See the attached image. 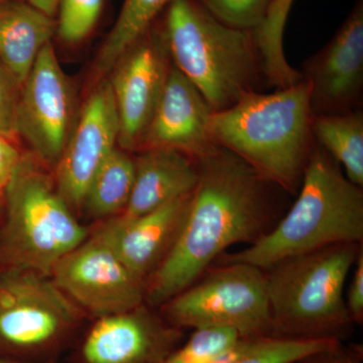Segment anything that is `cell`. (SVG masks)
Segmentation results:
<instances>
[{
	"instance_id": "cell-1",
	"label": "cell",
	"mask_w": 363,
	"mask_h": 363,
	"mask_svg": "<svg viewBox=\"0 0 363 363\" xmlns=\"http://www.w3.org/2000/svg\"><path fill=\"white\" fill-rule=\"evenodd\" d=\"M196 162L199 178L180 231L145 284L154 306L193 285L227 248L252 245L266 233L274 193L281 190L218 145Z\"/></svg>"
},
{
	"instance_id": "cell-2",
	"label": "cell",
	"mask_w": 363,
	"mask_h": 363,
	"mask_svg": "<svg viewBox=\"0 0 363 363\" xmlns=\"http://www.w3.org/2000/svg\"><path fill=\"white\" fill-rule=\"evenodd\" d=\"M309 85L303 80L245 95L210 117L212 140L288 194H297L315 138Z\"/></svg>"
},
{
	"instance_id": "cell-3",
	"label": "cell",
	"mask_w": 363,
	"mask_h": 363,
	"mask_svg": "<svg viewBox=\"0 0 363 363\" xmlns=\"http://www.w3.org/2000/svg\"><path fill=\"white\" fill-rule=\"evenodd\" d=\"M298 197L283 219L219 264L243 262L267 271L296 255L363 241V191L344 175L340 164L315 140Z\"/></svg>"
},
{
	"instance_id": "cell-4",
	"label": "cell",
	"mask_w": 363,
	"mask_h": 363,
	"mask_svg": "<svg viewBox=\"0 0 363 363\" xmlns=\"http://www.w3.org/2000/svg\"><path fill=\"white\" fill-rule=\"evenodd\" d=\"M162 26L172 63L201 92L212 112L262 92L267 83L255 30L224 25L195 0H172Z\"/></svg>"
},
{
	"instance_id": "cell-5",
	"label": "cell",
	"mask_w": 363,
	"mask_h": 363,
	"mask_svg": "<svg viewBox=\"0 0 363 363\" xmlns=\"http://www.w3.org/2000/svg\"><path fill=\"white\" fill-rule=\"evenodd\" d=\"M2 195L0 255L9 269L51 277L60 260L87 240V230L33 156L21 155Z\"/></svg>"
},
{
	"instance_id": "cell-6",
	"label": "cell",
	"mask_w": 363,
	"mask_h": 363,
	"mask_svg": "<svg viewBox=\"0 0 363 363\" xmlns=\"http://www.w3.org/2000/svg\"><path fill=\"white\" fill-rule=\"evenodd\" d=\"M362 250L357 243H338L267 269L272 329L288 337L335 338V332L352 322L344 286Z\"/></svg>"
},
{
	"instance_id": "cell-7",
	"label": "cell",
	"mask_w": 363,
	"mask_h": 363,
	"mask_svg": "<svg viewBox=\"0 0 363 363\" xmlns=\"http://www.w3.org/2000/svg\"><path fill=\"white\" fill-rule=\"evenodd\" d=\"M82 320V310L52 279L26 269L0 274V358L56 363Z\"/></svg>"
},
{
	"instance_id": "cell-8",
	"label": "cell",
	"mask_w": 363,
	"mask_h": 363,
	"mask_svg": "<svg viewBox=\"0 0 363 363\" xmlns=\"http://www.w3.org/2000/svg\"><path fill=\"white\" fill-rule=\"evenodd\" d=\"M162 307L164 317L176 328L224 327L245 339L264 337L274 330L267 272L243 262L210 267Z\"/></svg>"
},
{
	"instance_id": "cell-9",
	"label": "cell",
	"mask_w": 363,
	"mask_h": 363,
	"mask_svg": "<svg viewBox=\"0 0 363 363\" xmlns=\"http://www.w3.org/2000/svg\"><path fill=\"white\" fill-rule=\"evenodd\" d=\"M171 66L162 21L157 20L112 69L109 83L118 116L121 149L140 150Z\"/></svg>"
},
{
	"instance_id": "cell-10",
	"label": "cell",
	"mask_w": 363,
	"mask_h": 363,
	"mask_svg": "<svg viewBox=\"0 0 363 363\" xmlns=\"http://www.w3.org/2000/svg\"><path fill=\"white\" fill-rule=\"evenodd\" d=\"M52 279L78 307L98 318L143 305L145 283L94 234L60 260Z\"/></svg>"
},
{
	"instance_id": "cell-11",
	"label": "cell",
	"mask_w": 363,
	"mask_h": 363,
	"mask_svg": "<svg viewBox=\"0 0 363 363\" xmlns=\"http://www.w3.org/2000/svg\"><path fill=\"white\" fill-rule=\"evenodd\" d=\"M72 93L52 43L38 55L21 85L16 135L35 159L56 167L71 133Z\"/></svg>"
},
{
	"instance_id": "cell-12",
	"label": "cell",
	"mask_w": 363,
	"mask_h": 363,
	"mask_svg": "<svg viewBox=\"0 0 363 363\" xmlns=\"http://www.w3.org/2000/svg\"><path fill=\"white\" fill-rule=\"evenodd\" d=\"M309 85L312 116L360 109L363 93V0H357L334 37L306 60L300 72Z\"/></svg>"
},
{
	"instance_id": "cell-13",
	"label": "cell",
	"mask_w": 363,
	"mask_h": 363,
	"mask_svg": "<svg viewBox=\"0 0 363 363\" xmlns=\"http://www.w3.org/2000/svg\"><path fill=\"white\" fill-rule=\"evenodd\" d=\"M118 136L113 93L104 81L88 97L56 164L57 188L72 209L83 207L90 182L116 149Z\"/></svg>"
},
{
	"instance_id": "cell-14",
	"label": "cell",
	"mask_w": 363,
	"mask_h": 363,
	"mask_svg": "<svg viewBox=\"0 0 363 363\" xmlns=\"http://www.w3.org/2000/svg\"><path fill=\"white\" fill-rule=\"evenodd\" d=\"M142 307L98 318L81 340L74 363L164 362L180 335Z\"/></svg>"
},
{
	"instance_id": "cell-15",
	"label": "cell",
	"mask_w": 363,
	"mask_h": 363,
	"mask_svg": "<svg viewBox=\"0 0 363 363\" xmlns=\"http://www.w3.org/2000/svg\"><path fill=\"white\" fill-rule=\"evenodd\" d=\"M212 113L201 92L172 63L140 150L168 147L196 161L217 145L209 131Z\"/></svg>"
},
{
	"instance_id": "cell-16",
	"label": "cell",
	"mask_w": 363,
	"mask_h": 363,
	"mask_svg": "<svg viewBox=\"0 0 363 363\" xmlns=\"http://www.w3.org/2000/svg\"><path fill=\"white\" fill-rule=\"evenodd\" d=\"M191 194L135 218L117 216L95 234L113 250L133 274L147 284L180 231Z\"/></svg>"
},
{
	"instance_id": "cell-17",
	"label": "cell",
	"mask_w": 363,
	"mask_h": 363,
	"mask_svg": "<svg viewBox=\"0 0 363 363\" xmlns=\"http://www.w3.org/2000/svg\"><path fill=\"white\" fill-rule=\"evenodd\" d=\"M130 201L118 217L131 219L154 211L194 191L197 162L180 150L154 147L140 150Z\"/></svg>"
},
{
	"instance_id": "cell-18",
	"label": "cell",
	"mask_w": 363,
	"mask_h": 363,
	"mask_svg": "<svg viewBox=\"0 0 363 363\" xmlns=\"http://www.w3.org/2000/svg\"><path fill=\"white\" fill-rule=\"evenodd\" d=\"M56 28L54 18L26 0L0 2V60L21 85Z\"/></svg>"
},
{
	"instance_id": "cell-19",
	"label": "cell",
	"mask_w": 363,
	"mask_h": 363,
	"mask_svg": "<svg viewBox=\"0 0 363 363\" xmlns=\"http://www.w3.org/2000/svg\"><path fill=\"white\" fill-rule=\"evenodd\" d=\"M315 140L340 164L348 180L363 186V112L362 109L312 117Z\"/></svg>"
},
{
	"instance_id": "cell-20",
	"label": "cell",
	"mask_w": 363,
	"mask_h": 363,
	"mask_svg": "<svg viewBox=\"0 0 363 363\" xmlns=\"http://www.w3.org/2000/svg\"><path fill=\"white\" fill-rule=\"evenodd\" d=\"M135 177V160L126 150L116 147L90 182L83 206L95 218L123 213L130 201Z\"/></svg>"
},
{
	"instance_id": "cell-21",
	"label": "cell",
	"mask_w": 363,
	"mask_h": 363,
	"mask_svg": "<svg viewBox=\"0 0 363 363\" xmlns=\"http://www.w3.org/2000/svg\"><path fill=\"white\" fill-rule=\"evenodd\" d=\"M172 0H124L118 18L105 39L95 68L98 75L108 74L124 52L159 18Z\"/></svg>"
},
{
	"instance_id": "cell-22",
	"label": "cell",
	"mask_w": 363,
	"mask_h": 363,
	"mask_svg": "<svg viewBox=\"0 0 363 363\" xmlns=\"http://www.w3.org/2000/svg\"><path fill=\"white\" fill-rule=\"evenodd\" d=\"M332 337H264L252 339L247 351L233 363H298L337 348Z\"/></svg>"
},
{
	"instance_id": "cell-23",
	"label": "cell",
	"mask_w": 363,
	"mask_h": 363,
	"mask_svg": "<svg viewBox=\"0 0 363 363\" xmlns=\"http://www.w3.org/2000/svg\"><path fill=\"white\" fill-rule=\"evenodd\" d=\"M240 333L224 327H204L195 329L190 339L179 350H175L162 363H209L240 342Z\"/></svg>"
},
{
	"instance_id": "cell-24",
	"label": "cell",
	"mask_w": 363,
	"mask_h": 363,
	"mask_svg": "<svg viewBox=\"0 0 363 363\" xmlns=\"http://www.w3.org/2000/svg\"><path fill=\"white\" fill-rule=\"evenodd\" d=\"M224 25L255 30L266 21L274 0H195Z\"/></svg>"
},
{
	"instance_id": "cell-25",
	"label": "cell",
	"mask_w": 363,
	"mask_h": 363,
	"mask_svg": "<svg viewBox=\"0 0 363 363\" xmlns=\"http://www.w3.org/2000/svg\"><path fill=\"white\" fill-rule=\"evenodd\" d=\"M104 0H60L57 32L62 40L76 44L88 37L96 25Z\"/></svg>"
},
{
	"instance_id": "cell-26",
	"label": "cell",
	"mask_w": 363,
	"mask_h": 363,
	"mask_svg": "<svg viewBox=\"0 0 363 363\" xmlns=\"http://www.w3.org/2000/svg\"><path fill=\"white\" fill-rule=\"evenodd\" d=\"M21 85L0 60V135L18 138L16 114Z\"/></svg>"
},
{
	"instance_id": "cell-27",
	"label": "cell",
	"mask_w": 363,
	"mask_h": 363,
	"mask_svg": "<svg viewBox=\"0 0 363 363\" xmlns=\"http://www.w3.org/2000/svg\"><path fill=\"white\" fill-rule=\"evenodd\" d=\"M346 308L351 321L362 323L363 320V252L360 250L354 264L352 279L348 288Z\"/></svg>"
},
{
	"instance_id": "cell-28",
	"label": "cell",
	"mask_w": 363,
	"mask_h": 363,
	"mask_svg": "<svg viewBox=\"0 0 363 363\" xmlns=\"http://www.w3.org/2000/svg\"><path fill=\"white\" fill-rule=\"evenodd\" d=\"M13 140L0 135V194L4 193L21 157Z\"/></svg>"
},
{
	"instance_id": "cell-29",
	"label": "cell",
	"mask_w": 363,
	"mask_h": 363,
	"mask_svg": "<svg viewBox=\"0 0 363 363\" xmlns=\"http://www.w3.org/2000/svg\"><path fill=\"white\" fill-rule=\"evenodd\" d=\"M294 0H274L266 18V23L274 30H285L289 11Z\"/></svg>"
},
{
	"instance_id": "cell-30",
	"label": "cell",
	"mask_w": 363,
	"mask_h": 363,
	"mask_svg": "<svg viewBox=\"0 0 363 363\" xmlns=\"http://www.w3.org/2000/svg\"><path fill=\"white\" fill-rule=\"evenodd\" d=\"M336 350H337V348L319 353V354L310 357V360L313 363H357L350 359V358L339 357L336 354Z\"/></svg>"
},
{
	"instance_id": "cell-31",
	"label": "cell",
	"mask_w": 363,
	"mask_h": 363,
	"mask_svg": "<svg viewBox=\"0 0 363 363\" xmlns=\"http://www.w3.org/2000/svg\"><path fill=\"white\" fill-rule=\"evenodd\" d=\"M26 1L37 7L43 13L54 18L56 16L57 9H58L60 0H26Z\"/></svg>"
},
{
	"instance_id": "cell-32",
	"label": "cell",
	"mask_w": 363,
	"mask_h": 363,
	"mask_svg": "<svg viewBox=\"0 0 363 363\" xmlns=\"http://www.w3.org/2000/svg\"><path fill=\"white\" fill-rule=\"evenodd\" d=\"M0 363H25V362H13V360L1 359V358H0Z\"/></svg>"
},
{
	"instance_id": "cell-33",
	"label": "cell",
	"mask_w": 363,
	"mask_h": 363,
	"mask_svg": "<svg viewBox=\"0 0 363 363\" xmlns=\"http://www.w3.org/2000/svg\"><path fill=\"white\" fill-rule=\"evenodd\" d=\"M1 1H6V0H0V2H1Z\"/></svg>"
}]
</instances>
